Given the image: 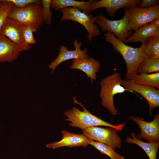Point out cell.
Instances as JSON below:
<instances>
[{
  "instance_id": "4",
  "label": "cell",
  "mask_w": 159,
  "mask_h": 159,
  "mask_svg": "<svg viewBox=\"0 0 159 159\" xmlns=\"http://www.w3.org/2000/svg\"><path fill=\"white\" fill-rule=\"evenodd\" d=\"M8 17L26 26H31L36 31L44 23L42 6L36 4H31L23 8L14 7Z\"/></svg>"
},
{
  "instance_id": "26",
  "label": "cell",
  "mask_w": 159,
  "mask_h": 159,
  "mask_svg": "<svg viewBox=\"0 0 159 159\" xmlns=\"http://www.w3.org/2000/svg\"><path fill=\"white\" fill-rule=\"evenodd\" d=\"M36 30L32 27L30 26H26L24 30V37L26 43L29 45L34 44L36 41L34 37L33 33Z\"/></svg>"
},
{
  "instance_id": "5",
  "label": "cell",
  "mask_w": 159,
  "mask_h": 159,
  "mask_svg": "<svg viewBox=\"0 0 159 159\" xmlns=\"http://www.w3.org/2000/svg\"><path fill=\"white\" fill-rule=\"evenodd\" d=\"M60 11L62 14L60 20H70L82 25L88 33L87 37L90 42L92 41L93 37L100 35V31L95 24L97 16L94 17L90 13L82 12L76 7L66 8Z\"/></svg>"
},
{
  "instance_id": "16",
  "label": "cell",
  "mask_w": 159,
  "mask_h": 159,
  "mask_svg": "<svg viewBox=\"0 0 159 159\" xmlns=\"http://www.w3.org/2000/svg\"><path fill=\"white\" fill-rule=\"evenodd\" d=\"M20 52L13 42L0 33V63L11 62L16 60Z\"/></svg>"
},
{
  "instance_id": "15",
  "label": "cell",
  "mask_w": 159,
  "mask_h": 159,
  "mask_svg": "<svg viewBox=\"0 0 159 159\" xmlns=\"http://www.w3.org/2000/svg\"><path fill=\"white\" fill-rule=\"evenodd\" d=\"M72 64L69 66L71 69H78L85 73L90 78L92 83L96 79V73L100 67L99 62L92 57L82 58L72 60Z\"/></svg>"
},
{
  "instance_id": "14",
  "label": "cell",
  "mask_w": 159,
  "mask_h": 159,
  "mask_svg": "<svg viewBox=\"0 0 159 159\" xmlns=\"http://www.w3.org/2000/svg\"><path fill=\"white\" fill-rule=\"evenodd\" d=\"M141 0H94L92 3L91 11L98 8H104L107 14L113 16L118 10L122 8H129L139 6Z\"/></svg>"
},
{
  "instance_id": "7",
  "label": "cell",
  "mask_w": 159,
  "mask_h": 159,
  "mask_svg": "<svg viewBox=\"0 0 159 159\" xmlns=\"http://www.w3.org/2000/svg\"><path fill=\"white\" fill-rule=\"evenodd\" d=\"M82 131V134L88 138L106 144L113 150L121 147L122 140L115 129L92 126Z\"/></svg>"
},
{
  "instance_id": "28",
  "label": "cell",
  "mask_w": 159,
  "mask_h": 159,
  "mask_svg": "<svg viewBox=\"0 0 159 159\" xmlns=\"http://www.w3.org/2000/svg\"><path fill=\"white\" fill-rule=\"evenodd\" d=\"M158 0H143L139 5V7L148 8L159 4Z\"/></svg>"
},
{
  "instance_id": "8",
  "label": "cell",
  "mask_w": 159,
  "mask_h": 159,
  "mask_svg": "<svg viewBox=\"0 0 159 159\" xmlns=\"http://www.w3.org/2000/svg\"><path fill=\"white\" fill-rule=\"evenodd\" d=\"M128 26L130 31L134 32L146 24L159 17V5L144 8L137 6L128 8Z\"/></svg>"
},
{
  "instance_id": "13",
  "label": "cell",
  "mask_w": 159,
  "mask_h": 159,
  "mask_svg": "<svg viewBox=\"0 0 159 159\" xmlns=\"http://www.w3.org/2000/svg\"><path fill=\"white\" fill-rule=\"evenodd\" d=\"M61 132L62 135V140L58 142L47 144V148L55 149L64 146L71 148L80 146L85 148L88 145L91 140L82 134H75L64 130Z\"/></svg>"
},
{
  "instance_id": "24",
  "label": "cell",
  "mask_w": 159,
  "mask_h": 159,
  "mask_svg": "<svg viewBox=\"0 0 159 159\" xmlns=\"http://www.w3.org/2000/svg\"><path fill=\"white\" fill-rule=\"evenodd\" d=\"M14 7L13 4L8 0H0V33L9 13Z\"/></svg>"
},
{
  "instance_id": "3",
  "label": "cell",
  "mask_w": 159,
  "mask_h": 159,
  "mask_svg": "<svg viewBox=\"0 0 159 159\" xmlns=\"http://www.w3.org/2000/svg\"><path fill=\"white\" fill-rule=\"evenodd\" d=\"M122 80L120 74L116 72L107 76L100 82V96L101 104L114 116L117 114L118 111L114 104V96L126 91H129L121 85Z\"/></svg>"
},
{
  "instance_id": "25",
  "label": "cell",
  "mask_w": 159,
  "mask_h": 159,
  "mask_svg": "<svg viewBox=\"0 0 159 159\" xmlns=\"http://www.w3.org/2000/svg\"><path fill=\"white\" fill-rule=\"evenodd\" d=\"M43 19L44 22L47 25L52 23V12L50 9L51 0H42Z\"/></svg>"
},
{
  "instance_id": "1",
  "label": "cell",
  "mask_w": 159,
  "mask_h": 159,
  "mask_svg": "<svg viewBox=\"0 0 159 159\" xmlns=\"http://www.w3.org/2000/svg\"><path fill=\"white\" fill-rule=\"evenodd\" d=\"M106 42L112 46L115 52L120 54L127 66L126 80H130L137 73L138 67L141 61L148 56L144 51L146 41L139 47H130L119 40L112 33L107 32L104 34Z\"/></svg>"
},
{
  "instance_id": "20",
  "label": "cell",
  "mask_w": 159,
  "mask_h": 159,
  "mask_svg": "<svg viewBox=\"0 0 159 159\" xmlns=\"http://www.w3.org/2000/svg\"><path fill=\"white\" fill-rule=\"evenodd\" d=\"M137 84L159 89V72L136 74L130 79Z\"/></svg>"
},
{
  "instance_id": "6",
  "label": "cell",
  "mask_w": 159,
  "mask_h": 159,
  "mask_svg": "<svg viewBox=\"0 0 159 159\" xmlns=\"http://www.w3.org/2000/svg\"><path fill=\"white\" fill-rule=\"evenodd\" d=\"M128 20V9L125 8L124 15L120 19L110 20L101 13L97 16L95 22L102 30L112 33L119 40L124 43L132 33V31L129 29Z\"/></svg>"
},
{
  "instance_id": "9",
  "label": "cell",
  "mask_w": 159,
  "mask_h": 159,
  "mask_svg": "<svg viewBox=\"0 0 159 159\" xmlns=\"http://www.w3.org/2000/svg\"><path fill=\"white\" fill-rule=\"evenodd\" d=\"M25 25L11 18H7L1 33L13 42L20 52L29 50L31 47L25 42L24 30Z\"/></svg>"
},
{
  "instance_id": "27",
  "label": "cell",
  "mask_w": 159,
  "mask_h": 159,
  "mask_svg": "<svg viewBox=\"0 0 159 159\" xmlns=\"http://www.w3.org/2000/svg\"><path fill=\"white\" fill-rule=\"evenodd\" d=\"M14 5V7L17 8H24L32 4H36L42 5V1L40 0H8Z\"/></svg>"
},
{
  "instance_id": "29",
  "label": "cell",
  "mask_w": 159,
  "mask_h": 159,
  "mask_svg": "<svg viewBox=\"0 0 159 159\" xmlns=\"http://www.w3.org/2000/svg\"><path fill=\"white\" fill-rule=\"evenodd\" d=\"M151 22L154 25L159 27V17L155 19Z\"/></svg>"
},
{
  "instance_id": "2",
  "label": "cell",
  "mask_w": 159,
  "mask_h": 159,
  "mask_svg": "<svg viewBox=\"0 0 159 159\" xmlns=\"http://www.w3.org/2000/svg\"><path fill=\"white\" fill-rule=\"evenodd\" d=\"M73 99L74 102L80 105L83 110L81 111L74 107L65 112L64 115L67 118L64 120L70 122L68 123L69 125L78 127L82 130L89 127L97 126L109 127L119 131L123 129L126 122L117 125L111 124L92 114L82 104L77 100L75 97H73Z\"/></svg>"
},
{
  "instance_id": "21",
  "label": "cell",
  "mask_w": 159,
  "mask_h": 159,
  "mask_svg": "<svg viewBox=\"0 0 159 159\" xmlns=\"http://www.w3.org/2000/svg\"><path fill=\"white\" fill-rule=\"evenodd\" d=\"M137 73L150 74L159 72V59H153L148 56L139 64Z\"/></svg>"
},
{
  "instance_id": "12",
  "label": "cell",
  "mask_w": 159,
  "mask_h": 159,
  "mask_svg": "<svg viewBox=\"0 0 159 159\" xmlns=\"http://www.w3.org/2000/svg\"><path fill=\"white\" fill-rule=\"evenodd\" d=\"M75 49L73 50H69L67 48L64 46H61L59 54L57 57L49 65V67L52 70L53 73L57 67L60 63L70 59L89 57L87 54V50L85 48L83 50L81 49L82 45L81 42H78L75 39L73 42Z\"/></svg>"
},
{
  "instance_id": "17",
  "label": "cell",
  "mask_w": 159,
  "mask_h": 159,
  "mask_svg": "<svg viewBox=\"0 0 159 159\" xmlns=\"http://www.w3.org/2000/svg\"><path fill=\"white\" fill-rule=\"evenodd\" d=\"M157 36H159V27L150 22L143 25L134 32L124 43L140 42L142 44L149 38Z\"/></svg>"
},
{
  "instance_id": "18",
  "label": "cell",
  "mask_w": 159,
  "mask_h": 159,
  "mask_svg": "<svg viewBox=\"0 0 159 159\" xmlns=\"http://www.w3.org/2000/svg\"><path fill=\"white\" fill-rule=\"evenodd\" d=\"M94 1H83L74 0H51L50 5L51 7L57 11L68 7H76L82 12L90 14L91 5Z\"/></svg>"
},
{
  "instance_id": "11",
  "label": "cell",
  "mask_w": 159,
  "mask_h": 159,
  "mask_svg": "<svg viewBox=\"0 0 159 159\" xmlns=\"http://www.w3.org/2000/svg\"><path fill=\"white\" fill-rule=\"evenodd\" d=\"M132 120L140 127L141 132L136 137L139 140L145 139L149 143L159 142V114L157 113L151 122L144 121L139 117H132Z\"/></svg>"
},
{
  "instance_id": "23",
  "label": "cell",
  "mask_w": 159,
  "mask_h": 159,
  "mask_svg": "<svg viewBox=\"0 0 159 159\" xmlns=\"http://www.w3.org/2000/svg\"><path fill=\"white\" fill-rule=\"evenodd\" d=\"M99 150L101 153L108 156L111 159H124L125 158L117 153L108 145L91 140L89 143Z\"/></svg>"
},
{
  "instance_id": "10",
  "label": "cell",
  "mask_w": 159,
  "mask_h": 159,
  "mask_svg": "<svg viewBox=\"0 0 159 159\" xmlns=\"http://www.w3.org/2000/svg\"><path fill=\"white\" fill-rule=\"evenodd\" d=\"M121 85L129 91L135 92L142 96L149 104L150 114L153 110L159 106V90L155 88L136 83L131 80H122Z\"/></svg>"
},
{
  "instance_id": "22",
  "label": "cell",
  "mask_w": 159,
  "mask_h": 159,
  "mask_svg": "<svg viewBox=\"0 0 159 159\" xmlns=\"http://www.w3.org/2000/svg\"><path fill=\"white\" fill-rule=\"evenodd\" d=\"M144 51L152 59H159V36L150 37L146 40Z\"/></svg>"
},
{
  "instance_id": "19",
  "label": "cell",
  "mask_w": 159,
  "mask_h": 159,
  "mask_svg": "<svg viewBox=\"0 0 159 159\" xmlns=\"http://www.w3.org/2000/svg\"><path fill=\"white\" fill-rule=\"evenodd\" d=\"M132 138L127 137L126 141L128 143L135 144L140 147L145 152L149 159H156V156L159 147V142L146 143L138 139L134 132L131 134Z\"/></svg>"
}]
</instances>
